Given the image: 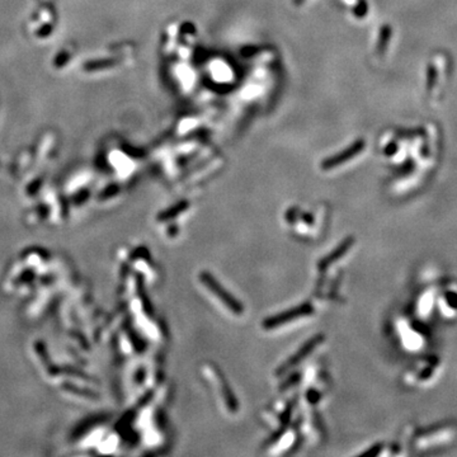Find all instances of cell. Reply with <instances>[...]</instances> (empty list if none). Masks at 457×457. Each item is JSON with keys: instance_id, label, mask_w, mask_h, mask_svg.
I'll return each mask as SVG.
<instances>
[{"instance_id": "6da1fadb", "label": "cell", "mask_w": 457, "mask_h": 457, "mask_svg": "<svg viewBox=\"0 0 457 457\" xmlns=\"http://www.w3.org/2000/svg\"><path fill=\"white\" fill-rule=\"evenodd\" d=\"M199 281L204 284L205 287L210 291V292L214 293L222 303L231 311V313L236 314V315H240L244 311V306L241 305V302L239 300H236L233 295H231L229 291L225 290L222 287L221 284L212 276L209 272H201L199 273Z\"/></svg>"}, {"instance_id": "7a4b0ae2", "label": "cell", "mask_w": 457, "mask_h": 457, "mask_svg": "<svg viewBox=\"0 0 457 457\" xmlns=\"http://www.w3.org/2000/svg\"><path fill=\"white\" fill-rule=\"evenodd\" d=\"M314 313L313 306L309 302L301 303L297 308L290 309V310L284 311V313H280L277 315L271 316V318H267L263 321V328L264 329H274L282 326L286 323H290L292 320H297L300 318H305V316L311 315Z\"/></svg>"}, {"instance_id": "3957f363", "label": "cell", "mask_w": 457, "mask_h": 457, "mask_svg": "<svg viewBox=\"0 0 457 457\" xmlns=\"http://www.w3.org/2000/svg\"><path fill=\"white\" fill-rule=\"evenodd\" d=\"M363 149H365V141H363V140H357V141L353 142L348 149L343 150V151L339 153V154L324 160V162L321 163V169L331 170L334 169V168H338L339 165L344 164V163L348 162V160L353 159V158H354L356 155L360 154Z\"/></svg>"}, {"instance_id": "277c9868", "label": "cell", "mask_w": 457, "mask_h": 457, "mask_svg": "<svg viewBox=\"0 0 457 457\" xmlns=\"http://www.w3.org/2000/svg\"><path fill=\"white\" fill-rule=\"evenodd\" d=\"M323 341H324L323 334H318V336H315V337H313L311 339H309L305 344H302V347H301L300 349L295 353V354H292V357L288 358V360L286 361L284 365L281 366V368L277 371V373H278V375H281V373L288 371L290 368H292L293 366L297 365V363H300L301 361L305 360V358L308 357V356L310 354V353L313 352V350L315 349V348L318 347V345L320 344Z\"/></svg>"}, {"instance_id": "5b68a950", "label": "cell", "mask_w": 457, "mask_h": 457, "mask_svg": "<svg viewBox=\"0 0 457 457\" xmlns=\"http://www.w3.org/2000/svg\"><path fill=\"white\" fill-rule=\"evenodd\" d=\"M352 245H353V239L352 238L345 239V240L343 241V243H341V245H339L336 250H333L331 254H329V256H326L325 258L321 259L320 263H319V268L323 271V269H326L328 267H331L334 262L338 261V259H341L342 257L344 256V254L347 253L350 248H352Z\"/></svg>"}, {"instance_id": "8992f818", "label": "cell", "mask_w": 457, "mask_h": 457, "mask_svg": "<svg viewBox=\"0 0 457 457\" xmlns=\"http://www.w3.org/2000/svg\"><path fill=\"white\" fill-rule=\"evenodd\" d=\"M217 378H219V383L220 385H221V390L222 394H224L225 402H226L227 408L231 410V412H236V410H238V401H236L235 396H234L233 393H231L230 388H227L229 386L227 383L225 381V378L222 377L220 372H217Z\"/></svg>"}, {"instance_id": "52a82bcc", "label": "cell", "mask_w": 457, "mask_h": 457, "mask_svg": "<svg viewBox=\"0 0 457 457\" xmlns=\"http://www.w3.org/2000/svg\"><path fill=\"white\" fill-rule=\"evenodd\" d=\"M391 27L389 24L384 26L380 31V35H378V42L377 46H376V53L377 55H384L388 48L389 42H390V38H391Z\"/></svg>"}, {"instance_id": "ba28073f", "label": "cell", "mask_w": 457, "mask_h": 457, "mask_svg": "<svg viewBox=\"0 0 457 457\" xmlns=\"http://www.w3.org/2000/svg\"><path fill=\"white\" fill-rule=\"evenodd\" d=\"M187 207H188V204H187L186 201L179 202V204L175 205V206H174V207H170V209L167 210V211H165V212H162V215H160V216H159V220H162V221H165V220L173 219V217L178 216V215L181 214L182 211H184V210H186Z\"/></svg>"}, {"instance_id": "9c48e42d", "label": "cell", "mask_w": 457, "mask_h": 457, "mask_svg": "<svg viewBox=\"0 0 457 457\" xmlns=\"http://www.w3.org/2000/svg\"><path fill=\"white\" fill-rule=\"evenodd\" d=\"M436 77H437V71H436L435 67L430 65V66L428 67V78H427L428 90H432L433 85H435V82H436Z\"/></svg>"}, {"instance_id": "30bf717a", "label": "cell", "mask_w": 457, "mask_h": 457, "mask_svg": "<svg viewBox=\"0 0 457 457\" xmlns=\"http://www.w3.org/2000/svg\"><path fill=\"white\" fill-rule=\"evenodd\" d=\"M303 2H305V0H293V4H295V5H300V4H302Z\"/></svg>"}]
</instances>
